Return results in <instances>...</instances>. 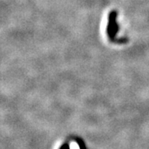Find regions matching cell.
Segmentation results:
<instances>
[{
  "instance_id": "obj_1",
  "label": "cell",
  "mask_w": 149,
  "mask_h": 149,
  "mask_svg": "<svg viewBox=\"0 0 149 149\" xmlns=\"http://www.w3.org/2000/svg\"><path fill=\"white\" fill-rule=\"evenodd\" d=\"M118 12L115 9L112 10L109 14V20H108V26L106 28L107 37L109 42L113 44H125L128 42L127 37H123L121 38H118L117 35L119 32V25L117 22Z\"/></svg>"
},
{
  "instance_id": "obj_2",
  "label": "cell",
  "mask_w": 149,
  "mask_h": 149,
  "mask_svg": "<svg viewBox=\"0 0 149 149\" xmlns=\"http://www.w3.org/2000/svg\"><path fill=\"white\" fill-rule=\"evenodd\" d=\"M75 140H76V143L78 144L80 149H87V147H86V145H85V142L83 141V139H80V138H77Z\"/></svg>"
},
{
  "instance_id": "obj_3",
  "label": "cell",
  "mask_w": 149,
  "mask_h": 149,
  "mask_svg": "<svg viewBox=\"0 0 149 149\" xmlns=\"http://www.w3.org/2000/svg\"><path fill=\"white\" fill-rule=\"evenodd\" d=\"M59 149H70V145L69 143H64V144H62L61 146V148Z\"/></svg>"
}]
</instances>
